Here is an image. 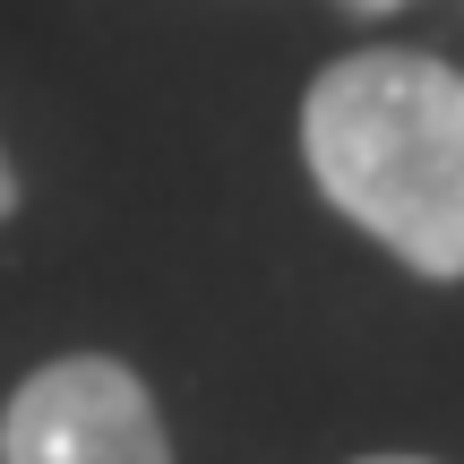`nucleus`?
Here are the masks:
<instances>
[{"instance_id": "nucleus-2", "label": "nucleus", "mask_w": 464, "mask_h": 464, "mask_svg": "<svg viewBox=\"0 0 464 464\" xmlns=\"http://www.w3.org/2000/svg\"><path fill=\"white\" fill-rule=\"evenodd\" d=\"M0 464H172V439L130 362L61 353L0 404Z\"/></svg>"}, {"instance_id": "nucleus-1", "label": "nucleus", "mask_w": 464, "mask_h": 464, "mask_svg": "<svg viewBox=\"0 0 464 464\" xmlns=\"http://www.w3.org/2000/svg\"><path fill=\"white\" fill-rule=\"evenodd\" d=\"M301 164L318 198L413 276H464V69L370 44L301 95Z\"/></svg>"}, {"instance_id": "nucleus-5", "label": "nucleus", "mask_w": 464, "mask_h": 464, "mask_svg": "<svg viewBox=\"0 0 464 464\" xmlns=\"http://www.w3.org/2000/svg\"><path fill=\"white\" fill-rule=\"evenodd\" d=\"M362 464H430V456H362Z\"/></svg>"}, {"instance_id": "nucleus-3", "label": "nucleus", "mask_w": 464, "mask_h": 464, "mask_svg": "<svg viewBox=\"0 0 464 464\" xmlns=\"http://www.w3.org/2000/svg\"><path fill=\"white\" fill-rule=\"evenodd\" d=\"M17 216V172H9V155H0V224Z\"/></svg>"}, {"instance_id": "nucleus-4", "label": "nucleus", "mask_w": 464, "mask_h": 464, "mask_svg": "<svg viewBox=\"0 0 464 464\" xmlns=\"http://www.w3.org/2000/svg\"><path fill=\"white\" fill-rule=\"evenodd\" d=\"M353 17H379V9H404V0H344Z\"/></svg>"}]
</instances>
